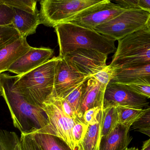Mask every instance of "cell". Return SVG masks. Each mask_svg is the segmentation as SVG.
Returning a JSON list of instances; mask_svg holds the SVG:
<instances>
[{
	"label": "cell",
	"instance_id": "cell-20",
	"mask_svg": "<svg viewBox=\"0 0 150 150\" xmlns=\"http://www.w3.org/2000/svg\"><path fill=\"white\" fill-rule=\"evenodd\" d=\"M100 115L98 122L89 125L85 136L79 144L82 150H98L100 140Z\"/></svg>",
	"mask_w": 150,
	"mask_h": 150
},
{
	"label": "cell",
	"instance_id": "cell-38",
	"mask_svg": "<svg viewBox=\"0 0 150 150\" xmlns=\"http://www.w3.org/2000/svg\"><path fill=\"white\" fill-rule=\"evenodd\" d=\"M2 86L1 82V77H0V97L2 96Z\"/></svg>",
	"mask_w": 150,
	"mask_h": 150
},
{
	"label": "cell",
	"instance_id": "cell-1",
	"mask_svg": "<svg viewBox=\"0 0 150 150\" xmlns=\"http://www.w3.org/2000/svg\"><path fill=\"white\" fill-rule=\"evenodd\" d=\"M2 97L11 115L13 125L21 134H30L43 128L48 124L47 116L41 107L27 102L14 90L13 85L16 76L0 74Z\"/></svg>",
	"mask_w": 150,
	"mask_h": 150
},
{
	"label": "cell",
	"instance_id": "cell-32",
	"mask_svg": "<svg viewBox=\"0 0 150 150\" xmlns=\"http://www.w3.org/2000/svg\"><path fill=\"white\" fill-rule=\"evenodd\" d=\"M125 85L136 93L146 98H150V85L134 83Z\"/></svg>",
	"mask_w": 150,
	"mask_h": 150
},
{
	"label": "cell",
	"instance_id": "cell-7",
	"mask_svg": "<svg viewBox=\"0 0 150 150\" xmlns=\"http://www.w3.org/2000/svg\"><path fill=\"white\" fill-rule=\"evenodd\" d=\"M41 108L47 117L48 124L34 132L55 136L63 140L72 150H76L72 136L73 127L79 119H73L65 114L62 110L61 100L53 96L43 103Z\"/></svg>",
	"mask_w": 150,
	"mask_h": 150
},
{
	"label": "cell",
	"instance_id": "cell-3",
	"mask_svg": "<svg viewBox=\"0 0 150 150\" xmlns=\"http://www.w3.org/2000/svg\"><path fill=\"white\" fill-rule=\"evenodd\" d=\"M59 57H54L41 66L23 75H17L13 89L30 104L42 107L54 96L55 68Z\"/></svg>",
	"mask_w": 150,
	"mask_h": 150
},
{
	"label": "cell",
	"instance_id": "cell-16",
	"mask_svg": "<svg viewBox=\"0 0 150 150\" xmlns=\"http://www.w3.org/2000/svg\"><path fill=\"white\" fill-rule=\"evenodd\" d=\"M115 67V75L111 82L122 84L134 83L150 85V64L131 69Z\"/></svg>",
	"mask_w": 150,
	"mask_h": 150
},
{
	"label": "cell",
	"instance_id": "cell-4",
	"mask_svg": "<svg viewBox=\"0 0 150 150\" xmlns=\"http://www.w3.org/2000/svg\"><path fill=\"white\" fill-rule=\"evenodd\" d=\"M150 64V29L141 30L118 41L112 66L131 69Z\"/></svg>",
	"mask_w": 150,
	"mask_h": 150
},
{
	"label": "cell",
	"instance_id": "cell-18",
	"mask_svg": "<svg viewBox=\"0 0 150 150\" xmlns=\"http://www.w3.org/2000/svg\"><path fill=\"white\" fill-rule=\"evenodd\" d=\"M30 134L44 150H72L63 140L55 136L37 132Z\"/></svg>",
	"mask_w": 150,
	"mask_h": 150
},
{
	"label": "cell",
	"instance_id": "cell-10",
	"mask_svg": "<svg viewBox=\"0 0 150 150\" xmlns=\"http://www.w3.org/2000/svg\"><path fill=\"white\" fill-rule=\"evenodd\" d=\"M127 10L109 0H102L99 4L81 12L71 23L93 29L119 16Z\"/></svg>",
	"mask_w": 150,
	"mask_h": 150
},
{
	"label": "cell",
	"instance_id": "cell-13",
	"mask_svg": "<svg viewBox=\"0 0 150 150\" xmlns=\"http://www.w3.org/2000/svg\"><path fill=\"white\" fill-rule=\"evenodd\" d=\"M107 86L92 77L87 81V86L82 98L78 117L83 118L86 111L91 108L100 107L103 109L104 94Z\"/></svg>",
	"mask_w": 150,
	"mask_h": 150
},
{
	"label": "cell",
	"instance_id": "cell-30",
	"mask_svg": "<svg viewBox=\"0 0 150 150\" xmlns=\"http://www.w3.org/2000/svg\"><path fill=\"white\" fill-rule=\"evenodd\" d=\"M132 129H150V107L144 109L143 113L132 126Z\"/></svg>",
	"mask_w": 150,
	"mask_h": 150
},
{
	"label": "cell",
	"instance_id": "cell-36",
	"mask_svg": "<svg viewBox=\"0 0 150 150\" xmlns=\"http://www.w3.org/2000/svg\"><path fill=\"white\" fill-rule=\"evenodd\" d=\"M141 150H150V139L145 141Z\"/></svg>",
	"mask_w": 150,
	"mask_h": 150
},
{
	"label": "cell",
	"instance_id": "cell-2",
	"mask_svg": "<svg viewBox=\"0 0 150 150\" xmlns=\"http://www.w3.org/2000/svg\"><path fill=\"white\" fill-rule=\"evenodd\" d=\"M54 28L59 47L60 58L80 48L92 49L107 55L116 51L115 40L93 29L71 22L60 24Z\"/></svg>",
	"mask_w": 150,
	"mask_h": 150
},
{
	"label": "cell",
	"instance_id": "cell-34",
	"mask_svg": "<svg viewBox=\"0 0 150 150\" xmlns=\"http://www.w3.org/2000/svg\"><path fill=\"white\" fill-rule=\"evenodd\" d=\"M60 99L61 100L62 110L66 115L74 120H76L78 118H79L78 117L71 106L67 103L66 100L64 99Z\"/></svg>",
	"mask_w": 150,
	"mask_h": 150
},
{
	"label": "cell",
	"instance_id": "cell-25",
	"mask_svg": "<svg viewBox=\"0 0 150 150\" xmlns=\"http://www.w3.org/2000/svg\"><path fill=\"white\" fill-rule=\"evenodd\" d=\"M6 5L18 9L30 12L38 11L37 1L33 0H2Z\"/></svg>",
	"mask_w": 150,
	"mask_h": 150
},
{
	"label": "cell",
	"instance_id": "cell-9",
	"mask_svg": "<svg viewBox=\"0 0 150 150\" xmlns=\"http://www.w3.org/2000/svg\"><path fill=\"white\" fill-rule=\"evenodd\" d=\"M108 55L92 49H76L66 55L64 59L77 71L92 77L107 66Z\"/></svg>",
	"mask_w": 150,
	"mask_h": 150
},
{
	"label": "cell",
	"instance_id": "cell-26",
	"mask_svg": "<svg viewBox=\"0 0 150 150\" xmlns=\"http://www.w3.org/2000/svg\"><path fill=\"white\" fill-rule=\"evenodd\" d=\"M89 125L86 123L83 119H79L75 123L72 133L73 139L77 148L83 139Z\"/></svg>",
	"mask_w": 150,
	"mask_h": 150
},
{
	"label": "cell",
	"instance_id": "cell-11",
	"mask_svg": "<svg viewBox=\"0 0 150 150\" xmlns=\"http://www.w3.org/2000/svg\"><path fill=\"white\" fill-rule=\"evenodd\" d=\"M90 78L77 71L64 59L59 57L55 68L54 96L63 99Z\"/></svg>",
	"mask_w": 150,
	"mask_h": 150
},
{
	"label": "cell",
	"instance_id": "cell-40",
	"mask_svg": "<svg viewBox=\"0 0 150 150\" xmlns=\"http://www.w3.org/2000/svg\"><path fill=\"white\" fill-rule=\"evenodd\" d=\"M76 150H82V149H81V147H80L79 145L78 147L77 148H76Z\"/></svg>",
	"mask_w": 150,
	"mask_h": 150
},
{
	"label": "cell",
	"instance_id": "cell-35",
	"mask_svg": "<svg viewBox=\"0 0 150 150\" xmlns=\"http://www.w3.org/2000/svg\"><path fill=\"white\" fill-rule=\"evenodd\" d=\"M139 7L150 13V0H138Z\"/></svg>",
	"mask_w": 150,
	"mask_h": 150
},
{
	"label": "cell",
	"instance_id": "cell-21",
	"mask_svg": "<svg viewBox=\"0 0 150 150\" xmlns=\"http://www.w3.org/2000/svg\"><path fill=\"white\" fill-rule=\"evenodd\" d=\"M116 108L119 124L126 127H132L144 111L143 109L124 107H117Z\"/></svg>",
	"mask_w": 150,
	"mask_h": 150
},
{
	"label": "cell",
	"instance_id": "cell-12",
	"mask_svg": "<svg viewBox=\"0 0 150 150\" xmlns=\"http://www.w3.org/2000/svg\"><path fill=\"white\" fill-rule=\"evenodd\" d=\"M53 53V50L50 48L31 47L10 66L8 71L22 76L51 60Z\"/></svg>",
	"mask_w": 150,
	"mask_h": 150
},
{
	"label": "cell",
	"instance_id": "cell-31",
	"mask_svg": "<svg viewBox=\"0 0 150 150\" xmlns=\"http://www.w3.org/2000/svg\"><path fill=\"white\" fill-rule=\"evenodd\" d=\"M102 109L100 107H93L85 112L83 115L84 120L88 125H93L98 122Z\"/></svg>",
	"mask_w": 150,
	"mask_h": 150
},
{
	"label": "cell",
	"instance_id": "cell-22",
	"mask_svg": "<svg viewBox=\"0 0 150 150\" xmlns=\"http://www.w3.org/2000/svg\"><path fill=\"white\" fill-rule=\"evenodd\" d=\"M0 150H22L20 138L15 132L0 129Z\"/></svg>",
	"mask_w": 150,
	"mask_h": 150
},
{
	"label": "cell",
	"instance_id": "cell-29",
	"mask_svg": "<svg viewBox=\"0 0 150 150\" xmlns=\"http://www.w3.org/2000/svg\"><path fill=\"white\" fill-rule=\"evenodd\" d=\"M20 138L22 150H44L30 134H21Z\"/></svg>",
	"mask_w": 150,
	"mask_h": 150
},
{
	"label": "cell",
	"instance_id": "cell-17",
	"mask_svg": "<svg viewBox=\"0 0 150 150\" xmlns=\"http://www.w3.org/2000/svg\"><path fill=\"white\" fill-rule=\"evenodd\" d=\"M15 16L12 26L22 37L26 38L36 32L38 26L41 24L40 12H30L14 9Z\"/></svg>",
	"mask_w": 150,
	"mask_h": 150
},
{
	"label": "cell",
	"instance_id": "cell-39",
	"mask_svg": "<svg viewBox=\"0 0 150 150\" xmlns=\"http://www.w3.org/2000/svg\"><path fill=\"white\" fill-rule=\"evenodd\" d=\"M125 150H139L138 148H136V147H131L130 148H127Z\"/></svg>",
	"mask_w": 150,
	"mask_h": 150
},
{
	"label": "cell",
	"instance_id": "cell-6",
	"mask_svg": "<svg viewBox=\"0 0 150 150\" xmlns=\"http://www.w3.org/2000/svg\"><path fill=\"white\" fill-rule=\"evenodd\" d=\"M145 29H150V13L138 8L127 10L93 30L114 40L119 41L136 32Z\"/></svg>",
	"mask_w": 150,
	"mask_h": 150
},
{
	"label": "cell",
	"instance_id": "cell-37",
	"mask_svg": "<svg viewBox=\"0 0 150 150\" xmlns=\"http://www.w3.org/2000/svg\"><path fill=\"white\" fill-rule=\"evenodd\" d=\"M137 131L148 136L150 137V129H139V130H137Z\"/></svg>",
	"mask_w": 150,
	"mask_h": 150
},
{
	"label": "cell",
	"instance_id": "cell-23",
	"mask_svg": "<svg viewBox=\"0 0 150 150\" xmlns=\"http://www.w3.org/2000/svg\"><path fill=\"white\" fill-rule=\"evenodd\" d=\"M87 80L81 84L65 98L63 99L66 100L71 106L78 117L81 106L82 98L87 86Z\"/></svg>",
	"mask_w": 150,
	"mask_h": 150
},
{
	"label": "cell",
	"instance_id": "cell-33",
	"mask_svg": "<svg viewBox=\"0 0 150 150\" xmlns=\"http://www.w3.org/2000/svg\"><path fill=\"white\" fill-rule=\"evenodd\" d=\"M115 2L126 10L140 8L138 5V0H116Z\"/></svg>",
	"mask_w": 150,
	"mask_h": 150
},
{
	"label": "cell",
	"instance_id": "cell-15",
	"mask_svg": "<svg viewBox=\"0 0 150 150\" xmlns=\"http://www.w3.org/2000/svg\"><path fill=\"white\" fill-rule=\"evenodd\" d=\"M31 48L24 37H21L3 48L0 50V74L8 71L10 66Z\"/></svg>",
	"mask_w": 150,
	"mask_h": 150
},
{
	"label": "cell",
	"instance_id": "cell-24",
	"mask_svg": "<svg viewBox=\"0 0 150 150\" xmlns=\"http://www.w3.org/2000/svg\"><path fill=\"white\" fill-rule=\"evenodd\" d=\"M18 32L11 26H0V50L21 38Z\"/></svg>",
	"mask_w": 150,
	"mask_h": 150
},
{
	"label": "cell",
	"instance_id": "cell-19",
	"mask_svg": "<svg viewBox=\"0 0 150 150\" xmlns=\"http://www.w3.org/2000/svg\"><path fill=\"white\" fill-rule=\"evenodd\" d=\"M119 124L116 107L102 109L100 115V139L109 134Z\"/></svg>",
	"mask_w": 150,
	"mask_h": 150
},
{
	"label": "cell",
	"instance_id": "cell-14",
	"mask_svg": "<svg viewBox=\"0 0 150 150\" xmlns=\"http://www.w3.org/2000/svg\"><path fill=\"white\" fill-rule=\"evenodd\" d=\"M131 127L118 124L111 133L101 137L98 150H125L133 139L129 134Z\"/></svg>",
	"mask_w": 150,
	"mask_h": 150
},
{
	"label": "cell",
	"instance_id": "cell-27",
	"mask_svg": "<svg viewBox=\"0 0 150 150\" xmlns=\"http://www.w3.org/2000/svg\"><path fill=\"white\" fill-rule=\"evenodd\" d=\"M15 16L14 9L0 0V26H11Z\"/></svg>",
	"mask_w": 150,
	"mask_h": 150
},
{
	"label": "cell",
	"instance_id": "cell-5",
	"mask_svg": "<svg viewBox=\"0 0 150 150\" xmlns=\"http://www.w3.org/2000/svg\"><path fill=\"white\" fill-rule=\"evenodd\" d=\"M102 1L43 0L40 1V22L46 26L54 27L70 22L79 14Z\"/></svg>",
	"mask_w": 150,
	"mask_h": 150
},
{
	"label": "cell",
	"instance_id": "cell-8",
	"mask_svg": "<svg viewBox=\"0 0 150 150\" xmlns=\"http://www.w3.org/2000/svg\"><path fill=\"white\" fill-rule=\"evenodd\" d=\"M149 104L147 98L136 93L126 85L110 82L105 90L103 109L113 107L143 109Z\"/></svg>",
	"mask_w": 150,
	"mask_h": 150
},
{
	"label": "cell",
	"instance_id": "cell-28",
	"mask_svg": "<svg viewBox=\"0 0 150 150\" xmlns=\"http://www.w3.org/2000/svg\"><path fill=\"white\" fill-rule=\"evenodd\" d=\"M115 68L111 64L105 67L92 77L101 84L107 86L115 75Z\"/></svg>",
	"mask_w": 150,
	"mask_h": 150
}]
</instances>
